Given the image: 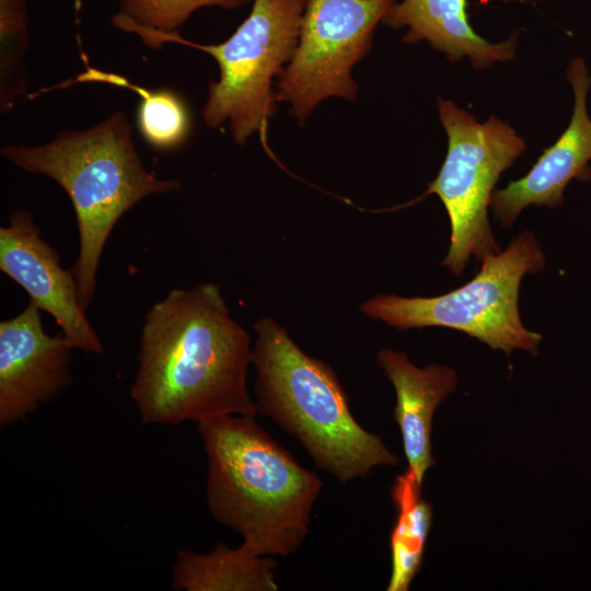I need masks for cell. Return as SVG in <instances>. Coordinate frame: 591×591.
Instances as JSON below:
<instances>
[{"label":"cell","mask_w":591,"mask_h":591,"mask_svg":"<svg viewBox=\"0 0 591 591\" xmlns=\"http://www.w3.org/2000/svg\"><path fill=\"white\" fill-rule=\"evenodd\" d=\"M253 348L212 282L174 289L144 314L130 397L146 424L255 416Z\"/></svg>","instance_id":"cell-1"},{"label":"cell","mask_w":591,"mask_h":591,"mask_svg":"<svg viewBox=\"0 0 591 591\" xmlns=\"http://www.w3.org/2000/svg\"><path fill=\"white\" fill-rule=\"evenodd\" d=\"M207 461L206 497L219 523L256 555L285 557L309 533L323 487L254 419L227 415L197 422Z\"/></svg>","instance_id":"cell-2"},{"label":"cell","mask_w":591,"mask_h":591,"mask_svg":"<svg viewBox=\"0 0 591 591\" xmlns=\"http://www.w3.org/2000/svg\"><path fill=\"white\" fill-rule=\"evenodd\" d=\"M1 155L25 172L50 177L70 198L80 241L70 270L84 309L93 302L99 264L117 221L143 198L182 186L146 169L121 111L89 129L61 131L47 143L7 144Z\"/></svg>","instance_id":"cell-3"},{"label":"cell","mask_w":591,"mask_h":591,"mask_svg":"<svg viewBox=\"0 0 591 591\" xmlns=\"http://www.w3.org/2000/svg\"><path fill=\"white\" fill-rule=\"evenodd\" d=\"M252 364L256 371V413L297 439L316 467L341 484L366 477L398 457L352 416L336 372L304 352L270 317L254 324Z\"/></svg>","instance_id":"cell-4"},{"label":"cell","mask_w":591,"mask_h":591,"mask_svg":"<svg viewBox=\"0 0 591 591\" xmlns=\"http://www.w3.org/2000/svg\"><path fill=\"white\" fill-rule=\"evenodd\" d=\"M545 262L535 235L523 231L507 250L485 258L476 276L457 289L437 297L378 294L360 310L396 329L448 327L507 355L514 349L536 355L542 336L522 324L518 299L522 278L542 270Z\"/></svg>","instance_id":"cell-5"},{"label":"cell","mask_w":591,"mask_h":591,"mask_svg":"<svg viewBox=\"0 0 591 591\" xmlns=\"http://www.w3.org/2000/svg\"><path fill=\"white\" fill-rule=\"evenodd\" d=\"M306 0H254L248 16L223 43L199 45L178 33L166 43L196 47L218 62L220 78L209 84L202 118L210 128L229 121L233 139L244 144L259 134L267 150L266 134L275 112L273 79L283 71L298 46Z\"/></svg>","instance_id":"cell-6"},{"label":"cell","mask_w":591,"mask_h":591,"mask_svg":"<svg viewBox=\"0 0 591 591\" xmlns=\"http://www.w3.org/2000/svg\"><path fill=\"white\" fill-rule=\"evenodd\" d=\"M448 135V153L437 177L420 198L436 194L451 223L450 248L442 265L459 276L470 258L483 262L500 252L488 220V207L500 174L526 149L508 124L494 115L480 124L452 101L438 100Z\"/></svg>","instance_id":"cell-7"},{"label":"cell","mask_w":591,"mask_h":591,"mask_svg":"<svg viewBox=\"0 0 591 591\" xmlns=\"http://www.w3.org/2000/svg\"><path fill=\"white\" fill-rule=\"evenodd\" d=\"M396 0H306L298 46L280 73L276 100L302 124L326 97H357L352 67L372 46L376 24Z\"/></svg>","instance_id":"cell-8"},{"label":"cell","mask_w":591,"mask_h":591,"mask_svg":"<svg viewBox=\"0 0 591 591\" xmlns=\"http://www.w3.org/2000/svg\"><path fill=\"white\" fill-rule=\"evenodd\" d=\"M42 312L28 303L0 323V425H14L49 403L71 381L72 344L62 332L48 335Z\"/></svg>","instance_id":"cell-9"},{"label":"cell","mask_w":591,"mask_h":591,"mask_svg":"<svg viewBox=\"0 0 591 591\" xmlns=\"http://www.w3.org/2000/svg\"><path fill=\"white\" fill-rule=\"evenodd\" d=\"M0 270L27 292L31 303L55 318L74 349L103 354L72 271L61 267L58 252L43 240L26 210L13 212L0 228Z\"/></svg>","instance_id":"cell-10"},{"label":"cell","mask_w":591,"mask_h":591,"mask_svg":"<svg viewBox=\"0 0 591 591\" xmlns=\"http://www.w3.org/2000/svg\"><path fill=\"white\" fill-rule=\"evenodd\" d=\"M567 79L573 90L575 105L566 130L544 150L526 175L491 195V210L503 227L510 228L530 205L559 207L570 181H591V118L587 108L591 76L581 57L569 62Z\"/></svg>","instance_id":"cell-11"},{"label":"cell","mask_w":591,"mask_h":591,"mask_svg":"<svg viewBox=\"0 0 591 591\" xmlns=\"http://www.w3.org/2000/svg\"><path fill=\"white\" fill-rule=\"evenodd\" d=\"M376 362L395 389L394 419L402 433L407 470L422 484L426 472L436 464L431 455L432 417L455 390L456 373L448 366L418 368L405 352L390 348L376 354Z\"/></svg>","instance_id":"cell-12"},{"label":"cell","mask_w":591,"mask_h":591,"mask_svg":"<svg viewBox=\"0 0 591 591\" xmlns=\"http://www.w3.org/2000/svg\"><path fill=\"white\" fill-rule=\"evenodd\" d=\"M466 7V0H403L382 22L392 28L408 27L405 43L427 40L451 61L468 57L474 68L513 58L518 34L499 44L489 43L471 26Z\"/></svg>","instance_id":"cell-13"},{"label":"cell","mask_w":591,"mask_h":591,"mask_svg":"<svg viewBox=\"0 0 591 591\" xmlns=\"http://www.w3.org/2000/svg\"><path fill=\"white\" fill-rule=\"evenodd\" d=\"M277 563L273 556L256 555L242 544L230 548L218 544L208 553L176 552L172 587L185 591H276Z\"/></svg>","instance_id":"cell-14"},{"label":"cell","mask_w":591,"mask_h":591,"mask_svg":"<svg viewBox=\"0 0 591 591\" xmlns=\"http://www.w3.org/2000/svg\"><path fill=\"white\" fill-rule=\"evenodd\" d=\"M397 518L390 535L392 572L387 591H407L419 572L433 514L421 496V484L408 470L392 487Z\"/></svg>","instance_id":"cell-15"},{"label":"cell","mask_w":591,"mask_h":591,"mask_svg":"<svg viewBox=\"0 0 591 591\" xmlns=\"http://www.w3.org/2000/svg\"><path fill=\"white\" fill-rule=\"evenodd\" d=\"M81 81H96L128 88L140 96L137 111L138 128L148 143L161 150H172L185 142L190 129L188 109L172 90H148L116 74L89 69Z\"/></svg>","instance_id":"cell-16"},{"label":"cell","mask_w":591,"mask_h":591,"mask_svg":"<svg viewBox=\"0 0 591 591\" xmlns=\"http://www.w3.org/2000/svg\"><path fill=\"white\" fill-rule=\"evenodd\" d=\"M112 22L120 31L138 35L151 49H160L198 9L219 5L233 9L242 0H118Z\"/></svg>","instance_id":"cell-17"},{"label":"cell","mask_w":591,"mask_h":591,"mask_svg":"<svg viewBox=\"0 0 591 591\" xmlns=\"http://www.w3.org/2000/svg\"><path fill=\"white\" fill-rule=\"evenodd\" d=\"M25 0H0V109L7 113L26 92L28 47Z\"/></svg>","instance_id":"cell-18"}]
</instances>
